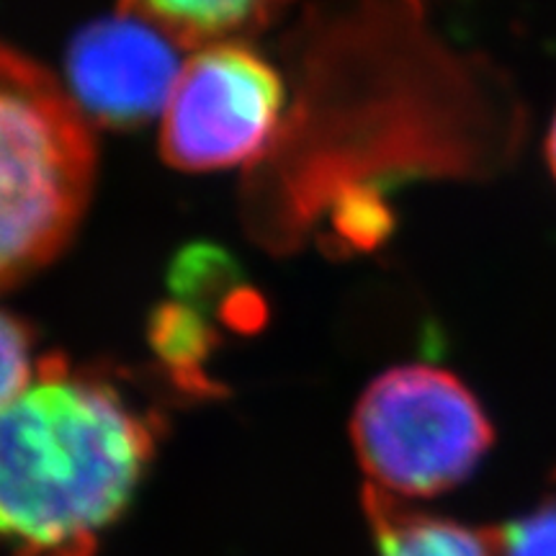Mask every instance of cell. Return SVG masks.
Instances as JSON below:
<instances>
[{
	"instance_id": "obj_1",
	"label": "cell",
	"mask_w": 556,
	"mask_h": 556,
	"mask_svg": "<svg viewBox=\"0 0 556 556\" xmlns=\"http://www.w3.org/2000/svg\"><path fill=\"white\" fill-rule=\"evenodd\" d=\"M152 451L155 430L119 389L41 361L0 422V526L13 556H93Z\"/></svg>"
},
{
	"instance_id": "obj_2",
	"label": "cell",
	"mask_w": 556,
	"mask_h": 556,
	"mask_svg": "<svg viewBox=\"0 0 556 556\" xmlns=\"http://www.w3.org/2000/svg\"><path fill=\"white\" fill-rule=\"evenodd\" d=\"M0 70V268L11 289L73 238L96 144L78 101L45 67L5 47Z\"/></svg>"
},
{
	"instance_id": "obj_3",
	"label": "cell",
	"mask_w": 556,
	"mask_h": 556,
	"mask_svg": "<svg viewBox=\"0 0 556 556\" xmlns=\"http://www.w3.org/2000/svg\"><path fill=\"white\" fill-rule=\"evenodd\" d=\"M351 433L371 486L392 497L441 495L492 446V426L475 394L433 366H400L371 381Z\"/></svg>"
},
{
	"instance_id": "obj_4",
	"label": "cell",
	"mask_w": 556,
	"mask_h": 556,
	"mask_svg": "<svg viewBox=\"0 0 556 556\" xmlns=\"http://www.w3.org/2000/svg\"><path fill=\"white\" fill-rule=\"evenodd\" d=\"M283 109V80L242 45H208L186 62L163 111L173 168L222 170L263 155Z\"/></svg>"
},
{
	"instance_id": "obj_5",
	"label": "cell",
	"mask_w": 556,
	"mask_h": 556,
	"mask_svg": "<svg viewBox=\"0 0 556 556\" xmlns=\"http://www.w3.org/2000/svg\"><path fill=\"white\" fill-rule=\"evenodd\" d=\"M178 41L129 5L86 26L67 52L75 101L99 124L131 129L168 106L180 78Z\"/></svg>"
},
{
	"instance_id": "obj_6",
	"label": "cell",
	"mask_w": 556,
	"mask_h": 556,
	"mask_svg": "<svg viewBox=\"0 0 556 556\" xmlns=\"http://www.w3.org/2000/svg\"><path fill=\"white\" fill-rule=\"evenodd\" d=\"M366 510L379 556H497L492 536L454 520L407 510L377 486L366 490Z\"/></svg>"
},
{
	"instance_id": "obj_7",
	"label": "cell",
	"mask_w": 556,
	"mask_h": 556,
	"mask_svg": "<svg viewBox=\"0 0 556 556\" xmlns=\"http://www.w3.org/2000/svg\"><path fill=\"white\" fill-rule=\"evenodd\" d=\"M165 29L180 47L222 45L263 29L289 0H122Z\"/></svg>"
},
{
	"instance_id": "obj_8",
	"label": "cell",
	"mask_w": 556,
	"mask_h": 556,
	"mask_svg": "<svg viewBox=\"0 0 556 556\" xmlns=\"http://www.w3.org/2000/svg\"><path fill=\"white\" fill-rule=\"evenodd\" d=\"M148 338L160 364L184 392H212L206 364L217 348V336L206 323V312L178 299L160 304L150 315Z\"/></svg>"
},
{
	"instance_id": "obj_9",
	"label": "cell",
	"mask_w": 556,
	"mask_h": 556,
	"mask_svg": "<svg viewBox=\"0 0 556 556\" xmlns=\"http://www.w3.org/2000/svg\"><path fill=\"white\" fill-rule=\"evenodd\" d=\"M168 283L178 302L201 312H219V317H225L229 302L245 289L232 255L208 242L180 250L170 266Z\"/></svg>"
},
{
	"instance_id": "obj_10",
	"label": "cell",
	"mask_w": 556,
	"mask_h": 556,
	"mask_svg": "<svg viewBox=\"0 0 556 556\" xmlns=\"http://www.w3.org/2000/svg\"><path fill=\"white\" fill-rule=\"evenodd\" d=\"M497 556H556V500H546L492 536Z\"/></svg>"
},
{
	"instance_id": "obj_11",
	"label": "cell",
	"mask_w": 556,
	"mask_h": 556,
	"mask_svg": "<svg viewBox=\"0 0 556 556\" xmlns=\"http://www.w3.org/2000/svg\"><path fill=\"white\" fill-rule=\"evenodd\" d=\"M34 343H31V330L24 319L13 317L11 312L3 315V405H9L24 394L26 389L37 379L39 366H34L31 358Z\"/></svg>"
},
{
	"instance_id": "obj_12",
	"label": "cell",
	"mask_w": 556,
	"mask_h": 556,
	"mask_svg": "<svg viewBox=\"0 0 556 556\" xmlns=\"http://www.w3.org/2000/svg\"><path fill=\"white\" fill-rule=\"evenodd\" d=\"M546 157H548V168H552L554 178H556V116H554L552 129H548V137H546Z\"/></svg>"
}]
</instances>
